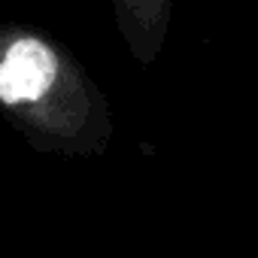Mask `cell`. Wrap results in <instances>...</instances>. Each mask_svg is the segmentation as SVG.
<instances>
[{
    "label": "cell",
    "instance_id": "cell-1",
    "mask_svg": "<svg viewBox=\"0 0 258 258\" xmlns=\"http://www.w3.org/2000/svg\"><path fill=\"white\" fill-rule=\"evenodd\" d=\"M0 118L52 155H103L112 106L67 46L31 25H0Z\"/></svg>",
    "mask_w": 258,
    "mask_h": 258
},
{
    "label": "cell",
    "instance_id": "cell-2",
    "mask_svg": "<svg viewBox=\"0 0 258 258\" xmlns=\"http://www.w3.org/2000/svg\"><path fill=\"white\" fill-rule=\"evenodd\" d=\"M115 28L137 64L152 67L164 49L173 0H109Z\"/></svg>",
    "mask_w": 258,
    "mask_h": 258
}]
</instances>
